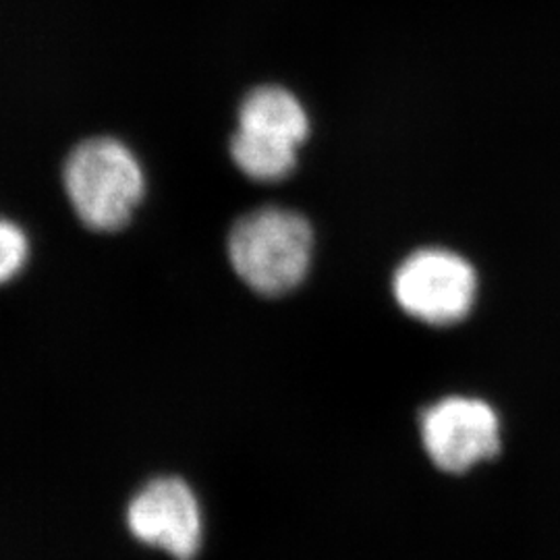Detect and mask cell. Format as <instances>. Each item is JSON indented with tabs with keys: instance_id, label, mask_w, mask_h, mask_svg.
Wrapping results in <instances>:
<instances>
[{
	"instance_id": "obj_4",
	"label": "cell",
	"mask_w": 560,
	"mask_h": 560,
	"mask_svg": "<svg viewBox=\"0 0 560 560\" xmlns=\"http://www.w3.org/2000/svg\"><path fill=\"white\" fill-rule=\"evenodd\" d=\"M420 436L428 459L451 476H463L501 455V418L490 402L476 397L455 395L425 407Z\"/></svg>"
},
{
	"instance_id": "obj_5",
	"label": "cell",
	"mask_w": 560,
	"mask_h": 560,
	"mask_svg": "<svg viewBox=\"0 0 560 560\" xmlns=\"http://www.w3.org/2000/svg\"><path fill=\"white\" fill-rule=\"evenodd\" d=\"M129 529L177 560H191L201 546L200 504L179 478L150 481L129 504Z\"/></svg>"
},
{
	"instance_id": "obj_7",
	"label": "cell",
	"mask_w": 560,
	"mask_h": 560,
	"mask_svg": "<svg viewBox=\"0 0 560 560\" xmlns=\"http://www.w3.org/2000/svg\"><path fill=\"white\" fill-rule=\"evenodd\" d=\"M231 156L241 173L249 179H284L298 164V150L272 141L258 140L235 131L231 140Z\"/></svg>"
},
{
	"instance_id": "obj_8",
	"label": "cell",
	"mask_w": 560,
	"mask_h": 560,
	"mask_svg": "<svg viewBox=\"0 0 560 560\" xmlns=\"http://www.w3.org/2000/svg\"><path fill=\"white\" fill-rule=\"evenodd\" d=\"M30 256V243L15 222L0 219V284L15 279Z\"/></svg>"
},
{
	"instance_id": "obj_3",
	"label": "cell",
	"mask_w": 560,
	"mask_h": 560,
	"mask_svg": "<svg viewBox=\"0 0 560 560\" xmlns=\"http://www.w3.org/2000/svg\"><path fill=\"white\" fill-rule=\"evenodd\" d=\"M400 310L428 326L465 320L478 298L476 268L460 254L425 247L407 256L393 279Z\"/></svg>"
},
{
	"instance_id": "obj_1",
	"label": "cell",
	"mask_w": 560,
	"mask_h": 560,
	"mask_svg": "<svg viewBox=\"0 0 560 560\" xmlns=\"http://www.w3.org/2000/svg\"><path fill=\"white\" fill-rule=\"evenodd\" d=\"M314 233L301 214L284 208H260L235 222L229 258L243 282L261 295H282L305 279Z\"/></svg>"
},
{
	"instance_id": "obj_2",
	"label": "cell",
	"mask_w": 560,
	"mask_h": 560,
	"mask_svg": "<svg viewBox=\"0 0 560 560\" xmlns=\"http://www.w3.org/2000/svg\"><path fill=\"white\" fill-rule=\"evenodd\" d=\"M62 177L80 221L104 233L129 222L145 189L140 162L113 138L80 143L67 159Z\"/></svg>"
},
{
	"instance_id": "obj_6",
	"label": "cell",
	"mask_w": 560,
	"mask_h": 560,
	"mask_svg": "<svg viewBox=\"0 0 560 560\" xmlns=\"http://www.w3.org/2000/svg\"><path fill=\"white\" fill-rule=\"evenodd\" d=\"M237 131L289 148H300L310 133V119L301 102L284 88L264 85L245 96Z\"/></svg>"
}]
</instances>
